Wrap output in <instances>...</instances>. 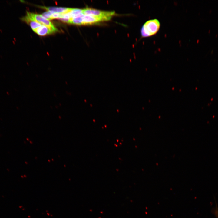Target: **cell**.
<instances>
[{"mask_svg": "<svg viewBox=\"0 0 218 218\" xmlns=\"http://www.w3.org/2000/svg\"><path fill=\"white\" fill-rule=\"evenodd\" d=\"M217 36V34H216V37Z\"/></svg>", "mask_w": 218, "mask_h": 218, "instance_id": "obj_12", "label": "cell"}, {"mask_svg": "<svg viewBox=\"0 0 218 218\" xmlns=\"http://www.w3.org/2000/svg\"><path fill=\"white\" fill-rule=\"evenodd\" d=\"M82 13L84 15L101 17H112L115 14L114 11H102L88 8L82 9Z\"/></svg>", "mask_w": 218, "mask_h": 218, "instance_id": "obj_2", "label": "cell"}, {"mask_svg": "<svg viewBox=\"0 0 218 218\" xmlns=\"http://www.w3.org/2000/svg\"><path fill=\"white\" fill-rule=\"evenodd\" d=\"M41 8L45 9L48 11L53 12L54 13H63L70 11L72 8L57 7H47L45 6H39Z\"/></svg>", "mask_w": 218, "mask_h": 218, "instance_id": "obj_5", "label": "cell"}, {"mask_svg": "<svg viewBox=\"0 0 218 218\" xmlns=\"http://www.w3.org/2000/svg\"><path fill=\"white\" fill-rule=\"evenodd\" d=\"M7 94H8V95H9V94L8 93V92H7Z\"/></svg>", "mask_w": 218, "mask_h": 218, "instance_id": "obj_9", "label": "cell"}, {"mask_svg": "<svg viewBox=\"0 0 218 218\" xmlns=\"http://www.w3.org/2000/svg\"><path fill=\"white\" fill-rule=\"evenodd\" d=\"M21 20L28 24L32 29L34 31L42 25L34 20L29 14V12H27V15L21 18Z\"/></svg>", "mask_w": 218, "mask_h": 218, "instance_id": "obj_4", "label": "cell"}, {"mask_svg": "<svg viewBox=\"0 0 218 218\" xmlns=\"http://www.w3.org/2000/svg\"><path fill=\"white\" fill-rule=\"evenodd\" d=\"M210 30H209V31H208V33H209V32H210Z\"/></svg>", "mask_w": 218, "mask_h": 218, "instance_id": "obj_10", "label": "cell"}, {"mask_svg": "<svg viewBox=\"0 0 218 218\" xmlns=\"http://www.w3.org/2000/svg\"><path fill=\"white\" fill-rule=\"evenodd\" d=\"M38 35L43 36L54 33L47 26L42 25L34 31Z\"/></svg>", "mask_w": 218, "mask_h": 218, "instance_id": "obj_6", "label": "cell"}, {"mask_svg": "<svg viewBox=\"0 0 218 218\" xmlns=\"http://www.w3.org/2000/svg\"><path fill=\"white\" fill-rule=\"evenodd\" d=\"M29 12L30 15L34 20L42 25L47 26L53 32L58 31L57 29L49 20L44 18L41 15Z\"/></svg>", "mask_w": 218, "mask_h": 218, "instance_id": "obj_3", "label": "cell"}, {"mask_svg": "<svg viewBox=\"0 0 218 218\" xmlns=\"http://www.w3.org/2000/svg\"><path fill=\"white\" fill-rule=\"evenodd\" d=\"M211 12H212V10H210V11H209L210 13Z\"/></svg>", "mask_w": 218, "mask_h": 218, "instance_id": "obj_8", "label": "cell"}, {"mask_svg": "<svg viewBox=\"0 0 218 218\" xmlns=\"http://www.w3.org/2000/svg\"><path fill=\"white\" fill-rule=\"evenodd\" d=\"M213 51V50H212V52H211V54L212 53Z\"/></svg>", "mask_w": 218, "mask_h": 218, "instance_id": "obj_11", "label": "cell"}, {"mask_svg": "<svg viewBox=\"0 0 218 218\" xmlns=\"http://www.w3.org/2000/svg\"><path fill=\"white\" fill-rule=\"evenodd\" d=\"M54 13L52 12L48 11L43 13L41 15L43 17L48 20H51L52 14Z\"/></svg>", "mask_w": 218, "mask_h": 218, "instance_id": "obj_7", "label": "cell"}, {"mask_svg": "<svg viewBox=\"0 0 218 218\" xmlns=\"http://www.w3.org/2000/svg\"><path fill=\"white\" fill-rule=\"evenodd\" d=\"M160 24L159 21L156 19H151L146 21L141 29V34L143 38L152 36L159 30Z\"/></svg>", "mask_w": 218, "mask_h": 218, "instance_id": "obj_1", "label": "cell"}]
</instances>
